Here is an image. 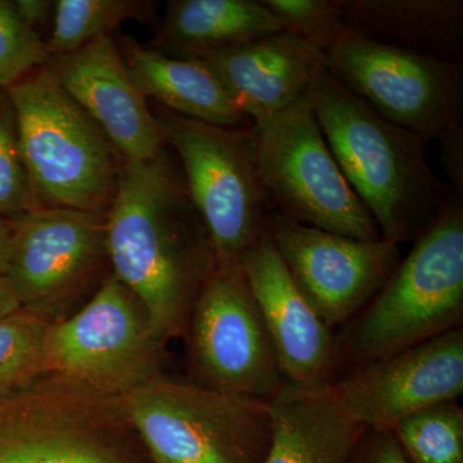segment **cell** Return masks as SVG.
Segmentation results:
<instances>
[{
    "instance_id": "4dcf8cb0",
    "label": "cell",
    "mask_w": 463,
    "mask_h": 463,
    "mask_svg": "<svg viewBox=\"0 0 463 463\" xmlns=\"http://www.w3.org/2000/svg\"><path fill=\"white\" fill-rule=\"evenodd\" d=\"M14 225L8 219L0 218V279L7 273L12 246H14Z\"/></svg>"
},
{
    "instance_id": "9a60e30c",
    "label": "cell",
    "mask_w": 463,
    "mask_h": 463,
    "mask_svg": "<svg viewBox=\"0 0 463 463\" xmlns=\"http://www.w3.org/2000/svg\"><path fill=\"white\" fill-rule=\"evenodd\" d=\"M48 66L61 87L99 125L124 161L149 160L166 147L156 116L133 83L112 36L51 57Z\"/></svg>"
},
{
    "instance_id": "30bf717a",
    "label": "cell",
    "mask_w": 463,
    "mask_h": 463,
    "mask_svg": "<svg viewBox=\"0 0 463 463\" xmlns=\"http://www.w3.org/2000/svg\"><path fill=\"white\" fill-rule=\"evenodd\" d=\"M165 344L138 298L109 274L81 309L51 326L47 371L124 395L160 376Z\"/></svg>"
},
{
    "instance_id": "d4e9b609",
    "label": "cell",
    "mask_w": 463,
    "mask_h": 463,
    "mask_svg": "<svg viewBox=\"0 0 463 463\" xmlns=\"http://www.w3.org/2000/svg\"><path fill=\"white\" fill-rule=\"evenodd\" d=\"M36 209L27 174L17 115L7 90L0 88V218L17 221Z\"/></svg>"
},
{
    "instance_id": "d6986e66",
    "label": "cell",
    "mask_w": 463,
    "mask_h": 463,
    "mask_svg": "<svg viewBox=\"0 0 463 463\" xmlns=\"http://www.w3.org/2000/svg\"><path fill=\"white\" fill-rule=\"evenodd\" d=\"M118 48L133 83L146 99L201 123L225 128L251 124L212 70L196 58L170 56L130 36L120 38Z\"/></svg>"
},
{
    "instance_id": "83f0119b",
    "label": "cell",
    "mask_w": 463,
    "mask_h": 463,
    "mask_svg": "<svg viewBox=\"0 0 463 463\" xmlns=\"http://www.w3.org/2000/svg\"><path fill=\"white\" fill-rule=\"evenodd\" d=\"M350 463H411L392 431L367 430Z\"/></svg>"
},
{
    "instance_id": "52a82bcc",
    "label": "cell",
    "mask_w": 463,
    "mask_h": 463,
    "mask_svg": "<svg viewBox=\"0 0 463 463\" xmlns=\"http://www.w3.org/2000/svg\"><path fill=\"white\" fill-rule=\"evenodd\" d=\"M255 161L273 210L298 223L350 239L376 241L380 231L332 155L309 93L249 127Z\"/></svg>"
},
{
    "instance_id": "5b68a950",
    "label": "cell",
    "mask_w": 463,
    "mask_h": 463,
    "mask_svg": "<svg viewBox=\"0 0 463 463\" xmlns=\"http://www.w3.org/2000/svg\"><path fill=\"white\" fill-rule=\"evenodd\" d=\"M0 463H154L123 395L48 373L0 397Z\"/></svg>"
},
{
    "instance_id": "f1b7e54d",
    "label": "cell",
    "mask_w": 463,
    "mask_h": 463,
    "mask_svg": "<svg viewBox=\"0 0 463 463\" xmlns=\"http://www.w3.org/2000/svg\"><path fill=\"white\" fill-rule=\"evenodd\" d=\"M441 145V161L452 182L453 191H463V127L457 128L439 139Z\"/></svg>"
},
{
    "instance_id": "4fadbf2b",
    "label": "cell",
    "mask_w": 463,
    "mask_h": 463,
    "mask_svg": "<svg viewBox=\"0 0 463 463\" xmlns=\"http://www.w3.org/2000/svg\"><path fill=\"white\" fill-rule=\"evenodd\" d=\"M268 237L298 288L330 330L361 313L398 267V243L318 230L272 210Z\"/></svg>"
},
{
    "instance_id": "f546056e",
    "label": "cell",
    "mask_w": 463,
    "mask_h": 463,
    "mask_svg": "<svg viewBox=\"0 0 463 463\" xmlns=\"http://www.w3.org/2000/svg\"><path fill=\"white\" fill-rule=\"evenodd\" d=\"M18 16L33 30L38 32L39 27L44 25L50 18L52 11H54V2L47 0H16L12 2Z\"/></svg>"
},
{
    "instance_id": "7a4b0ae2",
    "label": "cell",
    "mask_w": 463,
    "mask_h": 463,
    "mask_svg": "<svg viewBox=\"0 0 463 463\" xmlns=\"http://www.w3.org/2000/svg\"><path fill=\"white\" fill-rule=\"evenodd\" d=\"M307 93L337 165L380 236L398 245L416 240L456 194L429 165L428 143L377 115L325 65Z\"/></svg>"
},
{
    "instance_id": "7402d4cb",
    "label": "cell",
    "mask_w": 463,
    "mask_h": 463,
    "mask_svg": "<svg viewBox=\"0 0 463 463\" xmlns=\"http://www.w3.org/2000/svg\"><path fill=\"white\" fill-rule=\"evenodd\" d=\"M157 3L146 0H58L54 25L45 50L51 57L62 56L112 33L127 21L154 25Z\"/></svg>"
},
{
    "instance_id": "6da1fadb",
    "label": "cell",
    "mask_w": 463,
    "mask_h": 463,
    "mask_svg": "<svg viewBox=\"0 0 463 463\" xmlns=\"http://www.w3.org/2000/svg\"><path fill=\"white\" fill-rule=\"evenodd\" d=\"M166 149L149 160L125 161L105 214L111 274L138 298L165 343L184 335L218 264L182 170Z\"/></svg>"
},
{
    "instance_id": "44dd1931",
    "label": "cell",
    "mask_w": 463,
    "mask_h": 463,
    "mask_svg": "<svg viewBox=\"0 0 463 463\" xmlns=\"http://www.w3.org/2000/svg\"><path fill=\"white\" fill-rule=\"evenodd\" d=\"M285 32L261 0H170L149 47L173 56Z\"/></svg>"
},
{
    "instance_id": "5bb4252c",
    "label": "cell",
    "mask_w": 463,
    "mask_h": 463,
    "mask_svg": "<svg viewBox=\"0 0 463 463\" xmlns=\"http://www.w3.org/2000/svg\"><path fill=\"white\" fill-rule=\"evenodd\" d=\"M331 383L350 419L367 430L392 431L411 414L461 397L462 327L359 365Z\"/></svg>"
},
{
    "instance_id": "7c38bea8",
    "label": "cell",
    "mask_w": 463,
    "mask_h": 463,
    "mask_svg": "<svg viewBox=\"0 0 463 463\" xmlns=\"http://www.w3.org/2000/svg\"><path fill=\"white\" fill-rule=\"evenodd\" d=\"M14 225L5 282L21 307L58 322L109 263L105 214L39 207Z\"/></svg>"
},
{
    "instance_id": "4316f807",
    "label": "cell",
    "mask_w": 463,
    "mask_h": 463,
    "mask_svg": "<svg viewBox=\"0 0 463 463\" xmlns=\"http://www.w3.org/2000/svg\"><path fill=\"white\" fill-rule=\"evenodd\" d=\"M48 62L45 41L24 23L12 2L0 0V88L8 90Z\"/></svg>"
},
{
    "instance_id": "277c9868",
    "label": "cell",
    "mask_w": 463,
    "mask_h": 463,
    "mask_svg": "<svg viewBox=\"0 0 463 463\" xmlns=\"http://www.w3.org/2000/svg\"><path fill=\"white\" fill-rule=\"evenodd\" d=\"M33 201L106 214L124 158L99 124L44 65L9 87Z\"/></svg>"
},
{
    "instance_id": "cb8c5ba5",
    "label": "cell",
    "mask_w": 463,
    "mask_h": 463,
    "mask_svg": "<svg viewBox=\"0 0 463 463\" xmlns=\"http://www.w3.org/2000/svg\"><path fill=\"white\" fill-rule=\"evenodd\" d=\"M392 432L411 463H463V410L457 401L411 414Z\"/></svg>"
},
{
    "instance_id": "2e32d148",
    "label": "cell",
    "mask_w": 463,
    "mask_h": 463,
    "mask_svg": "<svg viewBox=\"0 0 463 463\" xmlns=\"http://www.w3.org/2000/svg\"><path fill=\"white\" fill-rule=\"evenodd\" d=\"M241 267L272 339L288 383H332L336 337L310 306L265 233L241 259Z\"/></svg>"
},
{
    "instance_id": "9c48e42d",
    "label": "cell",
    "mask_w": 463,
    "mask_h": 463,
    "mask_svg": "<svg viewBox=\"0 0 463 463\" xmlns=\"http://www.w3.org/2000/svg\"><path fill=\"white\" fill-rule=\"evenodd\" d=\"M325 66L377 115L425 143L462 127L458 61L392 47L346 29L325 54Z\"/></svg>"
},
{
    "instance_id": "484cf974",
    "label": "cell",
    "mask_w": 463,
    "mask_h": 463,
    "mask_svg": "<svg viewBox=\"0 0 463 463\" xmlns=\"http://www.w3.org/2000/svg\"><path fill=\"white\" fill-rule=\"evenodd\" d=\"M283 30L327 53L346 27L340 0H261Z\"/></svg>"
},
{
    "instance_id": "e0dca14e",
    "label": "cell",
    "mask_w": 463,
    "mask_h": 463,
    "mask_svg": "<svg viewBox=\"0 0 463 463\" xmlns=\"http://www.w3.org/2000/svg\"><path fill=\"white\" fill-rule=\"evenodd\" d=\"M212 70L250 120L288 108L309 90L325 53L288 32L179 54Z\"/></svg>"
},
{
    "instance_id": "ffe728a7",
    "label": "cell",
    "mask_w": 463,
    "mask_h": 463,
    "mask_svg": "<svg viewBox=\"0 0 463 463\" xmlns=\"http://www.w3.org/2000/svg\"><path fill=\"white\" fill-rule=\"evenodd\" d=\"M343 23L371 41L461 62L462 0H340Z\"/></svg>"
},
{
    "instance_id": "8fae6325",
    "label": "cell",
    "mask_w": 463,
    "mask_h": 463,
    "mask_svg": "<svg viewBox=\"0 0 463 463\" xmlns=\"http://www.w3.org/2000/svg\"><path fill=\"white\" fill-rule=\"evenodd\" d=\"M184 335L196 385L269 401L286 383L241 264H216Z\"/></svg>"
},
{
    "instance_id": "3957f363",
    "label": "cell",
    "mask_w": 463,
    "mask_h": 463,
    "mask_svg": "<svg viewBox=\"0 0 463 463\" xmlns=\"http://www.w3.org/2000/svg\"><path fill=\"white\" fill-rule=\"evenodd\" d=\"M463 201L455 194L336 339V367L359 365L462 327Z\"/></svg>"
},
{
    "instance_id": "603a6c76",
    "label": "cell",
    "mask_w": 463,
    "mask_h": 463,
    "mask_svg": "<svg viewBox=\"0 0 463 463\" xmlns=\"http://www.w3.org/2000/svg\"><path fill=\"white\" fill-rule=\"evenodd\" d=\"M52 325L21 306L0 317V397L48 374L47 340Z\"/></svg>"
},
{
    "instance_id": "1f68e13d",
    "label": "cell",
    "mask_w": 463,
    "mask_h": 463,
    "mask_svg": "<svg viewBox=\"0 0 463 463\" xmlns=\"http://www.w3.org/2000/svg\"><path fill=\"white\" fill-rule=\"evenodd\" d=\"M18 307H20V303L12 289L9 288L7 282L5 279H0V317L8 315Z\"/></svg>"
},
{
    "instance_id": "8992f818",
    "label": "cell",
    "mask_w": 463,
    "mask_h": 463,
    "mask_svg": "<svg viewBox=\"0 0 463 463\" xmlns=\"http://www.w3.org/2000/svg\"><path fill=\"white\" fill-rule=\"evenodd\" d=\"M123 401L154 463H261L269 448L268 401L163 374L125 392Z\"/></svg>"
},
{
    "instance_id": "ba28073f",
    "label": "cell",
    "mask_w": 463,
    "mask_h": 463,
    "mask_svg": "<svg viewBox=\"0 0 463 463\" xmlns=\"http://www.w3.org/2000/svg\"><path fill=\"white\" fill-rule=\"evenodd\" d=\"M154 114L165 146L178 155L192 203L209 232L218 263L241 264L267 233L273 210L259 176L250 125L201 123L160 106Z\"/></svg>"
},
{
    "instance_id": "ac0fdd59",
    "label": "cell",
    "mask_w": 463,
    "mask_h": 463,
    "mask_svg": "<svg viewBox=\"0 0 463 463\" xmlns=\"http://www.w3.org/2000/svg\"><path fill=\"white\" fill-rule=\"evenodd\" d=\"M268 404L272 438L261 463H350L367 431L341 407L331 383H286Z\"/></svg>"
}]
</instances>
